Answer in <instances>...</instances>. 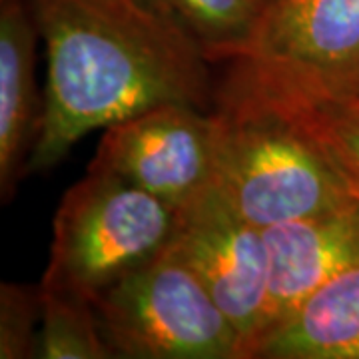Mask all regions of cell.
Masks as SVG:
<instances>
[{
  "label": "cell",
  "instance_id": "6da1fadb",
  "mask_svg": "<svg viewBox=\"0 0 359 359\" xmlns=\"http://www.w3.org/2000/svg\"><path fill=\"white\" fill-rule=\"evenodd\" d=\"M46 48L44 114L30 172L88 132L162 104L216 106L210 60L152 0H28Z\"/></svg>",
  "mask_w": 359,
  "mask_h": 359
},
{
  "label": "cell",
  "instance_id": "7a4b0ae2",
  "mask_svg": "<svg viewBox=\"0 0 359 359\" xmlns=\"http://www.w3.org/2000/svg\"><path fill=\"white\" fill-rule=\"evenodd\" d=\"M226 65L214 108L306 114L359 96V0H269Z\"/></svg>",
  "mask_w": 359,
  "mask_h": 359
},
{
  "label": "cell",
  "instance_id": "3957f363",
  "mask_svg": "<svg viewBox=\"0 0 359 359\" xmlns=\"http://www.w3.org/2000/svg\"><path fill=\"white\" fill-rule=\"evenodd\" d=\"M216 110L224 126L212 188L240 218L266 230L355 200L297 116Z\"/></svg>",
  "mask_w": 359,
  "mask_h": 359
},
{
  "label": "cell",
  "instance_id": "277c9868",
  "mask_svg": "<svg viewBox=\"0 0 359 359\" xmlns=\"http://www.w3.org/2000/svg\"><path fill=\"white\" fill-rule=\"evenodd\" d=\"M176 226L174 205L128 180L88 170L56 208L40 287L94 304L114 283L162 256Z\"/></svg>",
  "mask_w": 359,
  "mask_h": 359
},
{
  "label": "cell",
  "instance_id": "5b68a950",
  "mask_svg": "<svg viewBox=\"0 0 359 359\" xmlns=\"http://www.w3.org/2000/svg\"><path fill=\"white\" fill-rule=\"evenodd\" d=\"M94 308L114 358L245 359L238 330L170 250L114 283Z\"/></svg>",
  "mask_w": 359,
  "mask_h": 359
},
{
  "label": "cell",
  "instance_id": "8992f818",
  "mask_svg": "<svg viewBox=\"0 0 359 359\" xmlns=\"http://www.w3.org/2000/svg\"><path fill=\"white\" fill-rule=\"evenodd\" d=\"M222 116L162 104L104 128L90 172H106L180 210L214 184Z\"/></svg>",
  "mask_w": 359,
  "mask_h": 359
},
{
  "label": "cell",
  "instance_id": "52a82bcc",
  "mask_svg": "<svg viewBox=\"0 0 359 359\" xmlns=\"http://www.w3.org/2000/svg\"><path fill=\"white\" fill-rule=\"evenodd\" d=\"M202 280L244 341L245 359L266 330L269 252L264 230L240 218L214 188L178 210L168 248Z\"/></svg>",
  "mask_w": 359,
  "mask_h": 359
},
{
  "label": "cell",
  "instance_id": "ba28073f",
  "mask_svg": "<svg viewBox=\"0 0 359 359\" xmlns=\"http://www.w3.org/2000/svg\"><path fill=\"white\" fill-rule=\"evenodd\" d=\"M264 238L269 252L266 334L321 285L359 266V202L271 226Z\"/></svg>",
  "mask_w": 359,
  "mask_h": 359
},
{
  "label": "cell",
  "instance_id": "9c48e42d",
  "mask_svg": "<svg viewBox=\"0 0 359 359\" xmlns=\"http://www.w3.org/2000/svg\"><path fill=\"white\" fill-rule=\"evenodd\" d=\"M40 32L28 0H0V194L13 198L39 140L44 94L36 88Z\"/></svg>",
  "mask_w": 359,
  "mask_h": 359
},
{
  "label": "cell",
  "instance_id": "30bf717a",
  "mask_svg": "<svg viewBox=\"0 0 359 359\" xmlns=\"http://www.w3.org/2000/svg\"><path fill=\"white\" fill-rule=\"evenodd\" d=\"M254 358L359 359V266L321 285L262 335Z\"/></svg>",
  "mask_w": 359,
  "mask_h": 359
},
{
  "label": "cell",
  "instance_id": "8fae6325",
  "mask_svg": "<svg viewBox=\"0 0 359 359\" xmlns=\"http://www.w3.org/2000/svg\"><path fill=\"white\" fill-rule=\"evenodd\" d=\"M202 48L210 65H224L250 39L262 0H152Z\"/></svg>",
  "mask_w": 359,
  "mask_h": 359
},
{
  "label": "cell",
  "instance_id": "7c38bea8",
  "mask_svg": "<svg viewBox=\"0 0 359 359\" xmlns=\"http://www.w3.org/2000/svg\"><path fill=\"white\" fill-rule=\"evenodd\" d=\"M34 358L110 359V349L94 304L74 295L42 290V318Z\"/></svg>",
  "mask_w": 359,
  "mask_h": 359
},
{
  "label": "cell",
  "instance_id": "4fadbf2b",
  "mask_svg": "<svg viewBox=\"0 0 359 359\" xmlns=\"http://www.w3.org/2000/svg\"><path fill=\"white\" fill-rule=\"evenodd\" d=\"M359 202V96L295 114Z\"/></svg>",
  "mask_w": 359,
  "mask_h": 359
},
{
  "label": "cell",
  "instance_id": "5bb4252c",
  "mask_svg": "<svg viewBox=\"0 0 359 359\" xmlns=\"http://www.w3.org/2000/svg\"><path fill=\"white\" fill-rule=\"evenodd\" d=\"M42 318V287L2 283L0 287V358H34V330Z\"/></svg>",
  "mask_w": 359,
  "mask_h": 359
},
{
  "label": "cell",
  "instance_id": "9a60e30c",
  "mask_svg": "<svg viewBox=\"0 0 359 359\" xmlns=\"http://www.w3.org/2000/svg\"><path fill=\"white\" fill-rule=\"evenodd\" d=\"M262 2H264V6H266V4H268L269 0H262Z\"/></svg>",
  "mask_w": 359,
  "mask_h": 359
}]
</instances>
